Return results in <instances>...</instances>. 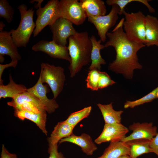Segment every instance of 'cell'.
Segmentation results:
<instances>
[{
	"instance_id": "ab89813d",
	"label": "cell",
	"mask_w": 158,
	"mask_h": 158,
	"mask_svg": "<svg viewBox=\"0 0 158 158\" xmlns=\"http://www.w3.org/2000/svg\"><path fill=\"white\" fill-rule=\"evenodd\" d=\"M157 90L156 97H157V98H158V87H157Z\"/></svg>"
},
{
	"instance_id": "4dcf8cb0",
	"label": "cell",
	"mask_w": 158,
	"mask_h": 158,
	"mask_svg": "<svg viewBox=\"0 0 158 158\" xmlns=\"http://www.w3.org/2000/svg\"><path fill=\"white\" fill-rule=\"evenodd\" d=\"M115 82L112 80L109 75L105 72L99 71V77L98 82V88L102 89L113 85Z\"/></svg>"
},
{
	"instance_id": "277c9868",
	"label": "cell",
	"mask_w": 158,
	"mask_h": 158,
	"mask_svg": "<svg viewBox=\"0 0 158 158\" xmlns=\"http://www.w3.org/2000/svg\"><path fill=\"white\" fill-rule=\"evenodd\" d=\"M123 30L130 40L145 44V16L141 11L128 13L125 11Z\"/></svg>"
},
{
	"instance_id": "4316f807",
	"label": "cell",
	"mask_w": 158,
	"mask_h": 158,
	"mask_svg": "<svg viewBox=\"0 0 158 158\" xmlns=\"http://www.w3.org/2000/svg\"><path fill=\"white\" fill-rule=\"evenodd\" d=\"M150 1L148 0H107L106 2L109 6H111L114 4L118 5L120 9L119 15H121L123 14L125 11L124 8L126 5L134 1L142 3L146 6L150 13H154L155 12V10L149 4L148 2Z\"/></svg>"
},
{
	"instance_id": "52a82bcc",
	"label": "cell",
	"mask_w": 158,
	"mask_h": 158,
	"mask_svg": "<svg viewBox=\"0 0 158 158\" xmlns=\"http://www.w3.org/2000/svg\"><path fill=\"white\" fill-rule=\"evenodd\" d=\"M78 0L60 1V18H65L75 25H82L87 16Z\"/></svg>"
},
{
	"instance_id": "e0dca14e",
	"label": "cell",
	"mask_w": 158,
	"mask_h": 158,
	"mask_svg": "<svg viewBox=\"0 0 158 158\" xmlns=\"http://www.w3.org/2000/svg\"><path fill=\"white\" fill-rule=\"evenodd\" d=\"M146 46L155 45L158 47V19L147 14L145 16Z\"/></svg>"
},
{
	"instance_id": "6da1fadb",
	"label": "cell",
	"mask_w": 158,
	"mask_h": 158,
	"mask_svg": "<svg viewBox=\"0 0 158 158\" xmlns=\"http://www.w3.org/2000/svg\"><path fill=\"white\" fill-rule=\"evenodd\" d=\"M124 18H122L111 32H108L109 40L104 45L105 48L111 46L116 55L115 60L109 63V69L120 73L128 79L132 78L134 70L142 66L138 62V51L145 44L132 41L127 36L123 28Z\"/></svg>"
},
{
	"instance_id": "e575fe53",
	"label": "cell",
	"mask_w": 158,
	"mask_h": 158,
	"mask_svg": "<svg viewBox=\"0 0 158 158\" xmlns=\"http://www.w3.org/2000/svg\"><path fill=\"white\" fill-rule=\"evenodd\" d=\"M0 158H17L16 154L10 153L3 144L1 147V151Z\"/></svg>"
},
{
	"instance_id": "7402d4cb",
	"label": "cell",
	"mask_w": 158,
	"mask_h": 158,
	"mask_svg": "<svg viewBox=\"0 0 158 158\" xmlns=\"http://www.w3.org/2000/svg\"><path fill=\"white\" fill-rule=\"evenodd\" d=\"M130 154V148L125 142L121 141L111 142L103 154L97 158H118Z\"/></svg>"
},
{
	"instance_id": "7a4b0ae2",
	"label": "cell",
	"mask_w": 158,
	"mask_h": 158,
	"mask_svg": "<svg viewBox=\"0 0 158 158\" xmlns=\"http://www.w3.org/2000/svg\"><path fill=\"white\" fill-rule=\"evenodd\" d=\"M68 48L71 61L68 66L72 78L84 66L91 63L92 43L87 31L78 32L68 38Z\"/></svg>"
},
{
	"instance_id": "3957f363",
	"label": "cell",
	"mask_w": 158,
	"mask_h": 158,
	"mask_svg": "<svg viewBox=\"0 0 158 158\" xmlns=\"http://www.w3.org/2000/svg\"><path fill=\"white\" fill-rule=\"evenodd\" d=\"M18 8L21 15L20 23L16 29H12L9 32L18 47H26L35 28L33 19L35 11L32 8L28 10L27 6L23 4Z\"/></svg>"
},
{
	"instance_id": "5b68a950",
	"label": "cell",
	"mask_w": 158,
	"mask_h": 158,
	"mask_svg": "<svg viewBox=\"0 0 158 158\" xmlns=\"http://www.w3.org/2000/svg\"><path fill=\"white\" fill-rule=\"evenodd\" d=\"M39 77L42 83H47L50 87L55 99L62 91L66 80L64 69L62 67L56 66L42 62L41 64Z\"/></svg>"
},
{
	"instance_id": "8d00e7d4",
	"label": "cell",
	"mask_w": 158,
	"mask_h": 158,
	"mask_svg": "<svg viewBox=\"0 0 158 158\" xmlns=\"http://www.w3.org/2000/svg\"><path fill=\"white\" fill-rule=\"evenodd\" d=\"M5 25L2 21L0 22V32L3 31L4 28L5 27Z\"/></svg>"
},
{
	"instance_id": "d590c367",
	"label": "cell",
	"mask_w": 158,
	"mask_h": 158,
	"mask_svg": "<svg viewBox=\"0 0 158 158\" xmlns=\"http://www.w3.org/2000/svg\"><path fill=\"white\" fill-rule=\"evenodd\" d=\"M36 2L34 5V8H35L38 9L41 8V4L42 2L44 1L43 0H34Z\"/></svg>"
},
{
	"instance_id": "7c38bea8",
	"label": "cell",
	"mask_w": 158,
	"mask_h": 158,
	"mask_svg": "<svg viewBox=\"0 0 158 158\" xmlns=\"http://www.w3.org/2000/svg\"><path fill=\"white\" fill-rule=\"evenodd\" d=\"M128 132V129L121 123L105 124L102 132L95 142L100 144L109 141H121Z\"/></svg>"
},
{
	"instance_id": "5bb4252c",
	"label": "cell",
	"mask_w": 158,
	"mask_h": 158,
	"mask_svg": "<svg viewBox=\"0 0 158 158\" xmlns=\"http://www.w3.org/2000/svg\"><path fill=\"white\" fill-rule=\"evenodd\" d=\"M27 92L37 98L44 106L47 112L49 114L54 112L59 107L55 99H49L47 96L48 89L44 85L40 77L36 83L32 87L28 88Z\"/></svg>"
},
{
	"instance_id": "4fadbf2b",
	"label": "cell",
	"mask_w": 158,
	"mask_h": 158,
	"mask_svg": "<svg viewBox=\"0 0 158 158\" xmlns=\"http://www.w3.org/2000/svg\"><path fill=\"white\" fill-rule=\"evenodd\" d=\"M128 129L132 131V133L123 138L121 141L126 142L139 139L151 140L157 133V127L153 126L152 122L134 123L129 126Z\"/></svg>"
},
{
	"instance_id": "d6a6232c",
	"label": "cell",
	"mask_w": 158,
	"mask_h": 158,
	"mask_svg": "<svg viewBox=\"0 0 158 158\" xmlns=\"http://www.w3.org/2000/svg\"><path fill=\"white\" fill-rule=\"evenodd\" d=\"M18 61H11L9 63L5 64H0V85H3V80L2 79V74L4 70L9 67H13L15 68L17 65Z\"/></svg>"
},
{
	"instance_id": "836d02e7",
	"label": "cell",
	"mask_w": 158,
	"mask_h": 158,
	"mask_svg": "<svg viewBox=\"0 0 158 158\" xmlns=\"http://www.w3.org/2000/svg\"><path fill=\"white\" fill-rule=\"evenodd\" d=\"M150 145L152 152L155 154L158 157V132L151 140Z\"/></svg>"
},
{
	"instance_id": "44dd1931",
	"label": "cell",
	"mask_w": 158,
	"mask_h": 158,
	"mask_svg": "<svg viewBox=\"0 0 158 158\" xmlns=\"http://www.w3.org/2000/svg\"><path fill=\"white\" fill-rule=\"evenodd\" d=\"M92 48L91 53V62L88 68L89 71L95 70L100 71L101 65H105L106 63L102 57L100 50L105 48L104 45L101 44L100 40H97L96 37L92 35L90 37Z\"/></svg>"
},
{
	"instance_id": "d4e9b609",
	"label": "cell",
	"mask_w": 158,
	"mask_h": 158,
	"mask_svg": "<svg viewBox=\"0 0 158 158\" xmlns=\"http://www.w3.org/2000/svg\"><path fill=\"white\" fill-rule=\"evenodd\" d=\"M102 114L105 124L120 123L121 122V114L123 111H116L113 108L112 102L109 104H97Z\"/></svg>"
},
{
	"instance_id": "9a60e30c",
	"label": "cell",
	"mask_w": 158,
	"mask_h": 158,
	"mask_svg": "<svg viewBox=\"0 0 158 158\" xmlns=\"http://www.w3.org/2000/svg\"><path fill=\"white\" fill-rule=\"evenodd\" d=\"M18 48L9 31L0 32V55H6L10 57L12 61H19L21 57Z\"/></svg>"
},
{
	"instance_id": "8992f818",
	"label": "cell",
	"mask_w": 158,
	"mask_h": 158,
	"mask_svg": "<svg viewBox=\"0 0 158 158\" xmlns=\"http://www.w3.org/2000/svg\"><path fill=\"white\" fill-rule=\"evenodd\" d=\"M60 6L59 1L51 0L43 7L37 10V17L33 32L34 37H36L45 27L52 25L60 18Z\"/></svg>"
},
{
	"instance_id": "9c48e42d",
	"label": "cell",
	"mask_w": 158,
	"mask_h": 158,
	"mask_svg": "<svg viewBox=\"0 0 158 158\" xmlns=\"http://www.w3.org/2000/svg\"><path fill=\"white\" fill-rule=\"evenodd\" d=\"M7 104L13 107L14 111H25L36 113L46 112L40 101L27 91L14 97L11 101L7 102Z\"/></svg>"
},
{
	"instance_id": "1f68e13d",
	"label": "cell",
	"mask_w": 158,
	"mask_h": 158,
	"mask_svg": "<svg viewBox=\"0 0 158 158\" xmlns=\"http://www.w3.org/2000/svg\"><path fill=\"white\" fill-rule=\"evenodd\" d=\"M48 152L49 154L48 158H66L61 152H58V144L49 147Z\"/></svg>"
},
{
	"instance_id": "484cf974",
	"label": "cell",
	"mask_w": 158,
	"mask_h": 158,
	"mask_svg": "<svg viewBox=\"0 0 158 158\" xmlns=\"http://www.w3.org/2000/svg\"><path fill=\"white\" fill-rule=\"evenodd\" d=\"M91 106L71 113L65 121L74 127L83 119L87 117L92 110Z\"/></svg>"
},
{
	"instance_id": "603a6c76",
	"label": "cell",
	"mask_w": 158,
	"mask_h": 158,
	"mask_svg": "<svg viewBox=\"0 0 158 158\" xmlns=\"http://www.w3.org/2000/svg\"><path fill=\"white\" fill-rule=\"evenodd\" d=\"M151 140L139 139L126 142L130 148L129 155L133 158H137L144 154L152 152L150 145Z\"/></svg>"
},
{
	"instance_id": "ba28073f",
	"label": "cell",
	"mask_w": 158,
	"mask_h": 158,
	"mask_svg": "<svg viewBox=\"0 0 158 158\" xmlns=\"http://www.w3.org/2000/svg\"><path fill=\"white\" fill-rule=\"evenodd\" d=\"M120 8L116 4L111 6L109 13L107 15L97 17H87L88 21L94 25L102 42H104L107 39V34L109 30L113 27L118 19Z\"/></svg>"
},
{
	"instance_id": "ac0fdd59",
	"label": "cell",
	"mask_w": 158,
	"mask_h": 158,
	"mask_svg": "<svg viewBox=\"0 0 158 158\" xmlns=\"http://www.w3.org/2000/svg\"><path fill=\"white\" fill-rule=\"evenodd\" d=\"M74 128L65 121L58 122L47 138L49 147L58 144L61 139L70 136L73 133Z\"/></svg>"
},
{
	"instance_id": "74e56055",
	"label": "cell",
	"mask_w": 158,
	"mask_h": 158,
	"mask_svg": "<svg viewBox=\"0 0 158 158\" xmlns=\"http://www.w3.org/2000/svg\"><path fill=\"white\" fill-rule=\"evenodd\" d=\"M118 158H133L129 155L126 154L121 155Z\"/></svg>"
},
{
	"instance_id": "8fae6325",
	"label": "cell",
	"mask_w": 158,
	"mask_h": 158,
	"mask_svg": "<svg viewBox=\"0 0 158 158\" xmlns=\"http://www.w3.org/2000/svg\"><path fill=\"white\" fill-rule=\"evenodd\" d=\"M32 49L43 52L52 58L65 60L69 63L71 61L68 47L59 45L53 40L40 41L33 45Z\"/></svg>"
},
{
	"instance_id": "f1b7e54d",
	"label": "cell",
	"mask_w": 158,
	"mask_h": 158,
	"mask_svg": "<svg viewBox=\"0 0 158 158\" xmlns=\"http://www.w3.org/2000/svg\"><path fill=\"white\" fill-rule=\"evenodd\" d=\"M14 12L7 0H0V18L5 19L8 23H10L13 20Z\"/></svg>"
},
{
	"instance_id": "ffe728a7",
	"label": "cell",
	"mask_w": 158,
	"mask_h": 158,
	"mask_svg": "<svg viewBox=\"0 0 158 158\" xmlns=\"http://www.w3.org/2000/svg\"><path fill=\"white\" fill-rule=\"evenodd\" d=\"M87 17L105 15L107 10L104 1L102 0H80Z\"/></svg>"
},
{
	"instance_id": "f35d334b",
	"label": "cell",
	"mask_w": 158,
	"mask_h": 158,
	"mask_svg": "<svg viewBox=\"0 0 158 158\" xmlns=\"http://www.w3.org/2000/svg\"><path fill=\"white\" fill-rule=\"evenodd\" d=\"M4 60V56L0 55V62L1 63H3Z\"/></svg>"
},
{
	"instance_id": "d6986e66",
	"label": "cell",
	"mask_w": 158,
	"mask_h": 158,
	"mask_svg": "<svg viewBox=\"0 0 158 158\" xmlns=\"http://www.w3.org/2000/svg\"><path fill=\"white\" fill-rule=\"evenodd\" d=\"M14 114L15 116L22 120L27 119L33 122L44 133L47 135L46 111L36 113L25 111H14Z\"/></svg>"
},
{
	"instance_id": "30bf717a",
	"label": "cell",
	"mask_w": 158,
	"mask_h": 158,
	"mask_svg": "<svg viewBox=\"0 0 158 158\" xmlns=\"http://www.w3.org/2000/svg\"><path fill=\"white\" fill-rule=\"evenodd\" d=\"M49 26L52 34V40L62 46H66L67 39L78 32L71 22L62 17Z\"/></svg>"
},
{
	"instance_id": "83f0119b",
	"label": "cell",
	"mask_w": 158,
	"mask_h": 158,
	"mask_svg": "<svg viewBox=\"0 0 158 158\" xmlns=\"http://www.w3.org/2000/svg\"><path fill=\"white\" fill-rule=\"evenodd\" d=\"M157 88L147 95L144 97L135 101H127L124 103V108H133L135 107L142 104L144 103L152 102L157 98Z\"/></svg>"
},
{
	"instance_id": "2e32d148",
	"label": "cell",
	"mask_w": 158,
	"mask_h": 158,
	"mask_svg": "<svg viewBox=\"0 0 158 158\" xmlns=\"http://www.w3.org/2000/svg\"><path fill=\"white\" fill-rule=\"evenodd\" d=\"M64 142H71L78 146L83 152L87 155H92L97 148L91 136L85 133H82L80 136L73 133L70 136L61 139L59 143Z\"/></svg>"
},
{
	"instance_id": "f546056e",
	"label": "cell",
	"mask_w": 158,
	"mask_h": 158,
	"mask_svg": "<svg viewBox=\"0 0 158 158\" xmlns=\"http://www.w3.org/2000/svg\"><path fill=\"white\" fill-rule=\"evenodd\" d=\"M100 71L93 70L89 71L85 81L87 88L92 91H97Z\"/></svg>"
},
{
	"instance_id": "cb8c5ba5",
	"label": "cell",
	"mask_w": 158,
	"mask_h": 158,
	"mask_svg": "<svg viewBox=\"0 0 158 158\" xmlns=\"http://www.w3.org/2000/svg\"><path fill=\"white\" fill-rule=\"evenodd\" d=\"M9 82L6 85H0V99L11 98L27 91L28 89L24 85L18 84L14 81L11 74L9 75Z\"/></svg>"
}]
</instances>
